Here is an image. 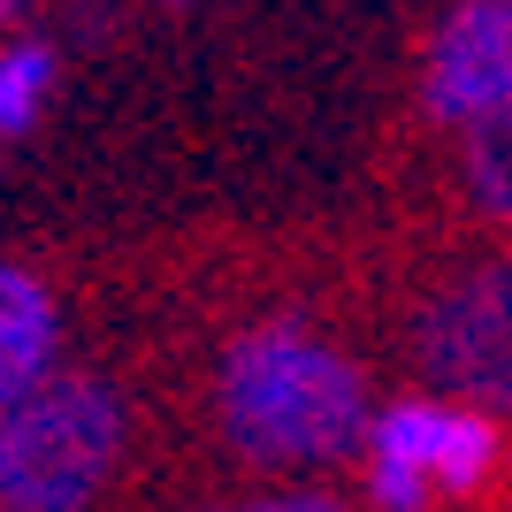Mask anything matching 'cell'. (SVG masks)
I'll return each instance as SVG.
<instances>
[{
  "label": "cell",
  "mask_w": 512,
  "mask_h": 512,
  "mask_svg": "<svg viewBox=\"0 0 512 512\" xmlns=\"http://www.w3.org/2000/svg\"><path fill=\"white\" fill-rule=\"evenodd\" d=\"M0 512H16V505H8V497H0Z\"/></svg>",
  "instance_id": "11"
},
{
  "label": "cell",
  "mask_w": 512,
  "mask_h": 512,
  "mask_svg": "<svg viewBox=\"0 0 512 512\" xmlns=\"http://www.w3.org/2000/svg\"><path fill=\"white\" fill-rule=\"evenodd\" d=\"M46 85H54V54L46 46H8L0 54V138H23L39 123Z\"/></svg>",
  "instance_id": "7"
},
{
  "label": "cell",
  "mask_w": 512,
  "mask_h": 512,
  "mask_svg": "<svg viewBox=\"0 0 512 512\" xmlns=\"http://www.w3.org/2000/svg\"><path fill=\"white\" fill-rule=\"evenodd\" d=\"M497 474V421L459 398H398L367 436V497L421 512L428 497H474Z\"/></svg>",
  "instance_id": "3"
},
{
  "label": "cell",
  "mask_w": 512,
  "mask_h": 512,
  "mask_svg": "<svg viewBox=\"0 0 512 512\" xmlns=\"http://www.w3.org/2000/svg\"><path fill=\"white\" fill-rule=\"evenodd\" d=\"M421 100L436 123L482 130L512 107V0H459L444 31L428 39Z\"/></svg>",
  "instance_id": "5"
},
{
  "label": "cell",
  "mask_w": 512,
  "mask_h": 512,
  "mask_svg": "<svg viewBox=\"0 0 512 512\" xmlns=\"http://www.w3.org/2000/svg\"><path fill=\"white\" fill-rule=\"evenodd\" d=\"M54 344H62V321H54L46 283L0 260V406H16L23 390L54 375Z\"/></svg>",
  "instance_id": "6"
},
{
  "label": "cell",
  "mask_w": 512,
  "mask_h": 512,
  "mask_svg": "<svg viewBox=\"0 0 512 512\" xmlns=\"http://www.w3.org/2000/svg\"><path fill=\"white\" fill-rule=\"evenodd\" d=\"M123 459V406L100 375H46L0 406V497L16 512H85Z\"/></svg>",
  "instance_id": "2"
},
{
  "label": "cell",
  "mask_w": 512,
  "mask_h": 512,
  "mask_svg": "<svg viewBox=\"0 0 512 512\" xmlns=\"http://www.w3.org/2000/svg\"><path fill=\"white\" fill-rule=\"evenodd\" d=\"M214 398H222V436L268 467H329L375 436L360 367L291 321L245 329L222 360Z\"/></svg>",
  "instance_id": "1"
},
{
  "label": "cell",
  "mask_w": 512,
  "mask_h": 512,
  "mask_svg": "<svg viewBox=\"0 0 512 512\" xmlns=\"http://www.w3.org/2000/svg\"><path fill=\"white\" fill-rule=\"evenodd\" d=\"M16 8H23V0H0V16H16Z\"/></svg>",
  "instance_id": "10"
},
{
  "label": "cell",
  "mask_w": 512,
  "mask_h": 512,
  "mask_svg": "<svg viewBox=\"0 0 512 512\" xmlns=\"http://www.w3.org/2000/svg\"><path fill=\"white\" fill-rule=\"evenodd\" d=\"M413 360L436 398L512 413V260L451 276L413 321Z\"/></svg>",
  "instance_id": "4"
},
{
  "label": "cell",
  "mask_w": 512,
  "mask_h": 512,
  "mask_svg": "<svg viewBox=\"0 0 512 512\" xmlns=\"http://www.w3.org/2000/svg\"><path fill=\"white\" fill-rule=\"evenodd\" d=\"M222 512H344L337 497L321 490H291V497H260V505H222Z\"/></svg>",
  "instance_id": "9"
},
{
  "label": "cell",
  "mask_w": 512,
  "mask_h": 512,
  "mask_svg": "<svg viewBox=\"0 0 512 512\" xmlns=\"http://www.w3.org/2000/svg\"><path fill=\"white\" fill-rule=\"evenodd\" d=\"M467 192L512 222V107L490 115L482 130H467Z\"/></svg>",
  "instance_id": "8"
}]
</instances>
